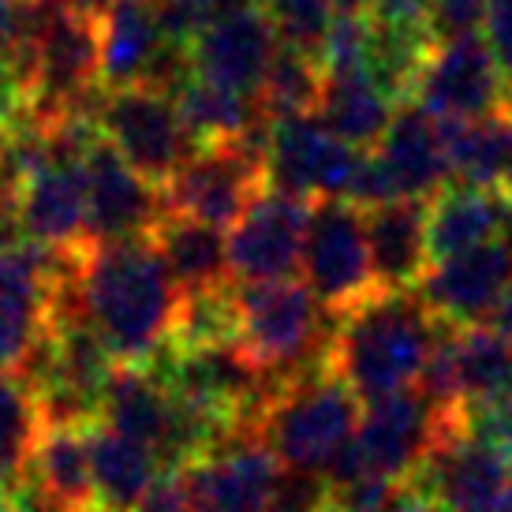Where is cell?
I'll return each instance as SVG.
<instances>
[{
  "label": "cell",
  "mask_w": 512,
  "mask_h": 512,
  "mask_svg": "<svg viewBox=\"0 0 512 512\" xmlns=\"http://www.w3.org/2000/svg\"><path fill=\"white\" fill-rule=\"evenodd\" d=\"M75 285L83 318L116 363H150L169 344L180 288L150 236L79 243Z\"/></svg>",
  "instance_id": "1"
},
{
  "label": "cell",
  "mask_w": 512,
  "mask_h": 512,
  "mask_svg": "<svg viewBox=\"0 0 512 512\" xmlns=\"http://www.w3.org/2000/svg\"><path fill=\"white\" fill-rule=\"evenodd\" d=\"M445 326L419 288L374 292L333 318L326 363L363 404L408 393L423 378Z\"/></svg>",
  "instance_id": "2"
},
{
  "label": "cell",
  "mask_w": 512,
  "mask_h": 512,
  "mask_svg": "<svg viewBox=\"0 0 512 512\" xmlns=\"http://www.w3.org/2000/svg\"><path fill=\"white\" fill-rule=\"evenodd\" d=\"M363 419V400L326 367L288 378L262 412V438L285 468L329 471L352 445Z\"/></svg>",
  "instance_id": "3"
},
{
  "label": "cell",
  "mask_w": 512,
  "mask_h": 512,
  "mask_svg": "<svg viewBox=\"0 0 512 512\" xmlns=\"http://www.w3.org/2000/svg\"><path fill=\"white\" fill-rule=\"evenodd\" d=\"M240 344L277 385L326 367L337 318L303 281H258L240 285Z\"/></svg>",
  "instance_id": "4"
},
{
  "label": "cell",
  "mask_w": 512,
  "mask_h": 512,
  "mask_svg": "<svg viewBox=\"0 0 512 512\" xmlns=\"http://www.w3.org/2000/svg\"><path fill=\"white\" fill-rule=\"evenodd\" d=\"M266 146L270 120H262L243 139L199 146L184 169L161 187L165 214H184L217 228H232L247 206L266 191Z\"/></svg>",
  "instance_id": "5"
},
{
  "label": "cell",
  "mask_w": 512,
  "mask_h": 512,
  "mask_svg": "<svg viewBox=\"0 0 512 512\" xmlns=\"http://www.w3.org/2000/svg\"><path fill=\"white\" fill-rule=\"evenodd\" d=\"M460 427L453 415H445L423 389L393 393V397L363 404V419L352 445L329 464V479L352 475H382V479H408L430 456L445 434Z\"/></svg>",
  "instance_id": "6"
},
{
  "label": "cell",
  "mask_w": 512,
  "mask_h": 512,
  "mask_svg": "<svg viewBox=\"0 0 512 512\" xmlns=\"http://www.w3.org/2000/svg\"><path fill=\"white\" fill-rule=\"evenodd\" d=\"M98 128L101 139L154 187L169 184L172 176L184 169L187 157L199 150L180 116L176 98L146 83L105 90Z\"/></svg>",
  "instance_id": "7"
},
{
  "label": "cell",
  "mask_w": 512,
  "mask_h": 512,
  "mask_svg": "<svg viewBox=\"0 0 512 512\" xmlns=\"http://www.w3.org/2000/svg\"><path fill=\"white\" fill-rule=\"evenodd\" d=\"M299 273H303V285L333 314L352 311L356 303L378 292L374 262H370L367 214L356 202H311Z\"/></svg>",
  "instance_id": "8"
},
{
  "label": "cell",
  "mask_w": 512,
  "mask_h": 512,
  "mask_svg": "<svg viewBox=\"0 0 512 512\" xmlns=\"http://www.w3.org/2000/svg\"><path fill=\"white\" fill-rule=\"evenodd\" d=\"M363 150L344 143L318 116L270 120L266 184L307 202L344 199L359 169Z\"/></svg>",
  "instance_id": "9"
},
{
  "label": "cell",
  "mask_w": 512,
  "mask_h": 512,
  "mask_svg": "<svg viewBox=\"0 0 512 512\" xmlns=\"http://www.w3.org/2000/svg\"><path fill=\"white\" fill-rule=\"evenodd\" d=\"M412 98L438 120H479L505 113L509 83L486 38L468 34V38L434 42Z\"/></svg>",
  "instance_id": "10"
},
{
  "label": "cell",
  "mask_w": 512,
  "mask_h": 512,
  "mask_svg": "<svg viewBox=\"0 0 512 512\" xmlns=\"http://www.w3.org/2000/svg\"><path fill=\"white\" fill-rule=\"evenodd\" d=\"M281 49V34L258 0H240L202 23L191 38V68L199 79L258 98L262 79Z\"/></svg>",
  "instance_id": "11"
},
{
  "label": "cell",
  "mask_w": 512,
  "mask_h": 512,
  "mask_svg": "<svg viewBox=\"0 0 512 512\" xmlns=\"http://www.w3.org/2000/svg\"><path fill=\"white\" fill-rule=\"evenodd\" d=\"M311 202L266 187L228 228V270L240 285L285 281L299 270Z\"/></svg>",
  "instance_id": "12"
},
{
  "label": "cell",
  "mask_w": 512,
  "mask_h": 512,
  "mask_svg": "<svg viewBox=\"0 0 512 512\" xmlns=\"http://www.w3.org/2000/svg\"><path fill=\"white\" fill-rule=\"evenodd\" d=\"M64 247L23 243L0 251V370H15L49 329Z\"/></svg>",
  "instance_id": "13"
},
{
  "label": "cell",
  "mask_w": 512,
  "mask_h": 512,
  "mask_svg": "<svg viewBox=\"0 0 512 512\" xmlns=\"http://www.w3.org/2000/svg\"><path fill=\"white\" fill-rule=\"evenodd\" d=\"M184 471L195 512H243L270 505V494L285 464L266 445L262 430L243 427Z\"/></svg>",
  "instance_id": "14"
},
{
  "label": "cell",
  "mask_w": 512,
  "mask_h": 512,
  "mask_svg": "<svg viewBox=\"0 0 512 512\" xmlns=\"http://www.w3.org/2000/svg\"><path fill=\"white\" fill-rule=\"evenodd\" d=\"M512 285V236L471 247L464 255L430 262L419 296L449 326H483Z\"/></svg>",
  "instance_id": "15"
},
{
  "label": "cell",
  "mask_w": 512,
  "mask_h": 512,
  "mask_svg": "<svg viewBox=\"0 0 512 512\" xmlns=\"http://www.w3.org/2000/svg\"><path fill=\"white\" fill-rule=\"evenodd\" d=\"M86 202V240L150 236L165 217L161 187L146 184L105 139L86 154Z\"/></svg>",
  "instance_id": "16"
},
{
  "label": "cell",
  "mask_w": 512,
  "mask_h": 512,
  "mask_svg": "<svg viewBox=\"0 0 512 512\" xmlns=\"http://www.w3.org/2000/svg\"><path fill=\"white\" fill-rule=\"evenodd\" d=\"M415 479L449 512H475L509 494L512 464L498 449H490L456 427L430 449V456L415 471Z\"/></svg>",
  "instance_id": "17"
},
{
  "label": "cell",
  "mask_w": 512,
  "mask_h": 512,
  "mask_svg": "<svg viewBox=\"0 0 512 512\" xmlns=\"http://www.w3.org/2000/svg\"><path fill=\"white\" fill-rule=\"evenodd\" d=\"M382 157L400 199L430 202L438 191L449 187V150H445V124L438 116L427 113L423 105H397V113L389 120L378 146H370Z\"/></svg>",
  "instance_id": "18"
},
{
  "label": "cell",
  "mask_w": 512,
  "mask_h": 512,
  "mask_svg": "<svg viewBox=\"0 0 512 512\" xmlns=\"http://www.w3.org/2000/svg\"><path fill=\"white\" fill-rule=\"evenodd\" d=\"M512 236V199L501 187L449 184L427 202L430 262Z\"/></svg>",
  "instance_id": "19"
},
{
  "label": "cell",
  "mask_w": 512,
  "mask_h": 512,
  "mask_svg": "<svg viewBox=\"0 0 512 512\" xmlns=\"http://www.w3.org/2000/svg\"><path fill=\"white\" fill-rule=\"evenodd\" d=\"M86 161H49L19 191V221L27 243L79 247L86 243Z\"/></svg>",
  "instance_id": "20"
},
{
  "label": "cell",
  "mask_w": 512,
  "mask_h": 512,
  "mask_svg": "<svg viewBox=\"0 0 512 512\" xmlns=\"http://www.w3.org/2000/svg\"><path fill=\"white\" fill-rule=\"evenodd\" d=\"M98 423L124 438L150 445L165 464V449H169L172 427H176V397L154 367L116 363L105 400H101Z\"/></svg>",
  "instance_id": "21"
},
{
  "label": "cell",
  "mask_w": 512,
  "mask_h": 512,
  "mask_svg": "<svg viewBox=\"0 0 512 512\" xmlns=\"http://www.w3.org/2000/svg\"><path fill=\"white\" fill-rule=\"evenodd\" d=\"M367 214V240L378 292H408L419 288L430 270L427 243V202L397 199L363 210Z\"/></svg>",
  "instance_id": "22"
},
{
  "label": "cell",
  "mask_w": 512,
  "mask_h": 512,
  "mask_svg": "<svg viewBox=\"0 0 512 512\" xmlns=\"http://www.w3.org/2000/svg\"><path fill=\"white\" fill-rule=\"evenodd\" d=\"M98 42L105 90L146 83L157 53L169 42L157 0H113L105 12H98Z\"/></svg>",
  "instance_id": "23"
},
{
  "label": "cell",
  "mask_w": 512,
  "mask_h": 512,
  "mask_svg": "<svg viewBox=\"0 0 512 512\" xmlns=\"http://www.w3.org/2000/svg\"><path fill=\"white\" fill-rule=\"evenodd\" d=\"M27 475L60 512H101L90 460V427H42Z\"/></svg>",
  "instance_id": "24"
},
{
  "label": "cell",
  "mask_w": 512,
  "mask_h": 512,
  "mask_svg": "<svg viewBox=\"0 0 512 512\" xmlns=\"http://www.w3.org/2000/svg\"><path fill=\"white\" fill-rule=\"evenodd\" d=\"M150 240L165 262V270H169L172 285L180 288V296L232 285L228 236L217 225H206V221L184 214H165L154 225Z\"/></svg>",
  "instance_id": "25"
},
{
  "label": "cell",
  "mask_w": 512,
  "mask_h": 512,
  "mask_svg": "<svg viewBox=\"0 0 512 512\" xmlns=\"http://www.w3.org/2000/svg\"><path fill=\"white\" fill-rule=\"evenodd\" d=\"M393 113H397V101L374 83V75L363 64L359 68H326V86H322V101H318L314 116L333 135H341L344 143H352L356 150L378 146Z\"/></svg>",
  "instance_id": "26"
},
{
  "label": "cell",
  "mask_w": 512,
  "mask_h": 512,
  "mask_svg": "<svg viewBox=\"0 0 512 512\" xmlns=\"http://www.w3.org/2000/svg\"><path fill=\"white\" fill-rule=\"evenodd\" d=\"M90 460H94V486H98L101 512H131L157 475L165 471L161 456L135 438H124L109 427H90Z\"/></svg>",
  "instance_id": "27"
},
{
  "label": "cell",
  "mask_w": 512,
  "mask_h": 512,
  "mask_svg": "<svg viewBox=\"0 0 512 512\" xmlns=\"http://www.w3.org/2000/svg\"><path fill=\"white\" fill-rule=\"evenodd\" d=\"M453 184L501 187L512 165V120L505 113L479 120H441Z\"/></svg>",
  "instance_id": "28"
},
{
  "label": "cell",
  "mask_w": 512,
  "mask_h": 512,
  "mask_svg": "<svg viewBox=\"0 0 512 512\" xmlns=\"http://www.w3.org/2000/svg\"><path fill=\"white\" fill-rule=\"evenodd\" d=\"M430 49H434V34L427 30V23H397V19L370 15L363 68L400 105L415 94V83H419V72L427 64Z\"/></svg>",
  "instance_id": "29"
},
{
  "label": "cell",
  "mask_w": 512,
  "mask_h": 512,
  "mask_svg": "<svg viewBox=\"0 0 512 512\" xmlns=\"http://www.w3.org/2000/svg\"><path fill=\"white\" fill-rule=\"evenodd\" d=\"M176 105H180V116H184L195 146L232 143V139H243L251 128H258L262 120H270L262 113L258 98L228 90V86L206 83L199 75L176 94Z\"/></svg>",
  "instance_id": "30"
},
{
  "label": "cell",
  "mask_w": 512,
  "mask_h": 512,
  "mask_svg": "<svg viewBox=\"0 0 512 512\" xmlns=\"http://www.w3.org/2000/svg\"><path fill=\"white\" fill-rule=\"evenodd\" d=\"M449 359L460 408L512 389V341L490 326H453Z\"/></svg>",
  "instance_id": "31"
},
{
  "label": "cell",
  "mask_w": 512,
  "mask_h": 512,
  "mask_svg": "<svg viewBox=\"0 0 512 512\" xmlns=\"http://www.w3.org/2000/svg\"><path fill=\"white\" fill-rule=\"evenodd\" d=\"M322 86H326V64L307 49L285 45L277 49L270 72L262 79L258 90V105L270 120H285V116H311L318 113L322 101Z\"/></svg>",
  "instance_id": "32"
},
{
  "label": "cell",
  "mask_w": 512,
  "mask_h": 512,
  "mask_svg": "<svg viewBox=\"0 0 512 512\" xmlns=\"http://www.w3.org/2000/svg\"><path fill=\"white\" fill-rule=\"evenodd\" d=\"M236 341H240V296H236V285L180 296L176 322H172L165 348H172V352H195V348H214V344Z\"/></svg>",
  "instance_id": "33"
},
{
  "label": "cell",
  "mask_w": 512,
  "mask_h": 512,
  "mask_svg": "<svg viewBox=\"0 0 512 512\" xmlns=\"http://www.w3.org/2000/svg\"><path fill=\"white\" fill-rule=\"evenodd\" d=\"M38 434H42V415L34 393L12 370H0V475L8 483L27 471Z\"/></svg>",
  "instance_id": "34"
},
{
  "label": "cell",
  "mask_w": 512,
  "mask_h": 512,
  "mask_svg": "<svg viewBox=\"0 0 512 512\" xmlns=\"http://www.w3.org/2000/svg\"><path fill=\"white\" fill-rule=\"evenodd\" d=\"M258 8L273 19L281 42L322 57V45L337 15L333 0H258Z\"/></svg>",
  "instance_id": "35"
},
{
  "label": "cell",
  "mask_w": 512,
  "mask_h": 512,
  "mask_svg": "<svg viewBox=\"0 0 512 512\" xmlns=\"http://www.w3.org/2000/svg\"><path fill=\"white\" fill-rule=\"evenodd\" d=\"M456 423L464 434L479 438L483 445L498 449L505 460L512 464V389L498 393V397L475 400V404H464Z\"/></svg>",
  "instance_id": "36"
},
{
  "label": "cell",
  "mask_w": 512,
  "mask_h": 512,
  "mask_svg": "<svg viewBox=\"0 0 512 512\" xmlns=\"http://www.w3.org/2000/svg\"><path fill=\"white\" fill-rule=\"evenodd\" d=\"M266 512H333V486L326 471L285 468L273 486Z\"/></svg>",
  "instance_id": "37"
},
{
  "label": "cell",
  "mask_w": 512,
  "mask_h": 512,
  "mask_svg": "<svg viewBox=\"0 0 512 512\" xmlns=\"http://www.w3.org/2000/svg\"><path fill=\"white\" fill-rule=\"evenodd\" d=\"M486 4L490 0H430L427 30L434 34V42L479 34V27L486 23Z\"/></svg>",
  "instance_id": "38"
},
{
  "label": "cell",
  "mask_w": 512,
  "mask_h": 512,
  "mask_svg": "<svg viewBox=\"0 0 512 512\" xmlns=\"http://www.w3.org/2000/svg\"><path fill=\"white\" fill-rule=\"evenodd\" d=\"M232 4H240V0H157L165 38L180 45H191V38L199 34L202 23H210L214 15H221L225 8H232Z\"/></svg>",
  "instance_id": "39"
},
{
  "label": "cell",
  "mask_w": 512,
  "mask_h": 512,
  "mask_svg": "<svg viewBox=\"0 0 512 512\" xmlns=\"http://www.w3.org/2000/svg\"><path fill=\"white\" fill-rule=\"evenodd\" d=\"M131 512H195L191 483L184 468H165L157 475V483L143 494V501Z\"/></svg>",
  "instance_id": "40"
},
{
  "label": "cell",
  "mask_w": 512,
  "mask_h": 512,
  "mask_svg": "<svg viewBox=\"0 0 512 512\" xmlns=\"http://www.w3.org/2000/svg\"><path fill=\"white\" fill-rule=\"evenodd\" d=\"M483 38L490 45V53L498 60L505 83L512 86V0H490L486 4V23Z\"/></svg>",
  "instance_id": "41"
},
{
  "label": "cell",
  "mask_w": 512,
  "mask_h": 512,
  "mask_svg": "<svg viewBox=\"0 0 512 512\" xmlns=\"http://www.w3.org/2000/svg\"><path fill=\"white\" fill-rule=\"evenodd\" d=\"M23 116H27V90L19 83L12 60L0 57V143H4V135H8Z\"/></svg>",
  "instance_id": "42"
},
{
  "label": "cell",
  "mask_w": 512,
  "mask_h": 512,
  "mask_svg": "<svg viewBox=\"0 0 512 512\" xmlns=\"http://www.w3.org/2000/svg\"><path fill=\"white\" fill-rule=\"evenodd\" d=\"M30 30V4L27 0H0V57L12 60Z\"/></svg>",
  "instance_id": "43"
},
{
  "label": "cell",
  "mask_w": 512,
  "mask_h": 512,
  "mask_svg": "<svg viewBox=\"0 0 512 512\" xmlns=\"http://www.w3.org/2000/svg\"><path fill=\"white\" fill-rule=\"evenodd\" d=\"M389 512H449V509H445V505H441V501L434 498V494H430L427 486L419 483L415 475H408V479H400Z\"/></svg>",
  "instance_id": "44"
},
{
  "label": "cell",
  "mask_w": 512,
  "mask_h": 512,
  "mask_svg": "<svg viewBox=\"0 0 512 512\" xmlns=\"http://www.w3.org/2000/svg\"><path fill=\"white\" fill-rule=\"evenodd\" d=\"M430 0H378L374 12L378 19H397V23H427Z\"/></svg>",
  "instance_id": "45"
},
{
  "label": "cell",
  "mask_w": 512,
  "mask_h": 512,
  "mask_svg": "<svg viewBox=\"0 0 512 512\" xmlns=\"http://www.w3.org/2000/svg\"><path fill=\"white\" fill-rule=\"evenodd\" d=\"M483 326H490L494 333H501V337H509L512 341V285H509V292L498 299V307L490 311V318H486Z\"/></svg>",
  "instance_id": "46"
},
{
  "label": "cell",
  "mask_w": 512,
  "mask_h": 512,
  "mask_svg": "<svg viewBox=\"0 0 512 512\" xmlns=\"http://www.w3.org/2000/svg\"><path fill=\"white\" fill-rule=\"evenodd\" d=\"M378 0H333L337 12H374Z\"/></svg>",
  "instance_id": "47"
},
{
  "label": "cell",
  "mask_w": 512,
  "mask_h": 512,
  "mask_svg": "<svg viewBox=\"0 0 512 512\" xmlns=\"http://www.w3.org/2000/svg\"><path fill=\"white\" fill-rule=\"evenodd\" d=\"M27 4H38V8H79V12H86L83 0H27Z\"/></svg>",
  "instance_id": "48"
},
{
  "label": "cell",
  "mask_w": 512,
  "mask_h": 512,
  "mask_svg": "<svg viewBox=\"0 0 512 512\" xmlns=\"http://www.w3.org/2000/svg\"><path fill=\"white\" fill-rule=\"evenodd\" d=\"M475 512H512V494H505V498H498V501H490V505H483V509H475Z\"/></svg>",
  "instance_id": "49"
},
{
  "label": "cell",
  "mask_w": 512,
  "mask_h": 512,
  "mask_svg": "<svg viewBox=\"0 0 512 512\" xmlns=\"http://www.w3.org/2000/svg\"><path fill=\"white\" fill-rule=\"evenodd\" d=\"M109 4H113V0H83V8H86V12H94V15L105 12Z\"/></svg>",
  "instance_id": "50"
},
{
  "label": "cell",
  "mask_w": 512,
  "mask_h": 512,
  "mask_svg": "<svg viewBox=\"0 0 512 512\" xmlns=\"http://www.w3.org/2000/svg\"><path fill=\"white\" fill-rule=\"evenodd\" d=\"M0 512H8V479L0 475Z\"/></svg>",
  "instance_id": "51"
},
{
  "label": "cell",
  "mask_w": 512,
  "mask_h": 512,
  "mask_svg": "<svg viewBox=\"0 0 512 512\" xmlns=\"http://www.w3.org/2000/svg\"><path fill=\"white\" fill-rule=\"evenodd\" d=\"M501 191L512 199V165H509V172H505V180H501Z\"/></svg>",
  "instance_id": "52"
},
{
  "label": "cell",
  "mask_w": 512,
  "mask_h": 512,
  "mask_svg": "<svg viewBox=\"0 0 512 512\" xmlns=\"http://www.w3.org/2000/svg\"><path fill=\"white\" fill-rule=\"evenodd\" d=\"M505 116L512 120V86H509V98H505Z\"/></svg>",
  "instance_id": "53"
},
{
  "label": "cell",
  "mask_w": 512,
  "mask_h": 512,
  "mask_svg": "<svg viewBox=\"0 0 512 512\" xmlns=\"http://www.w3.org/2000/svg\"><path fill=\"white\" fill-rule=\"evenodd\" d=\"M243 512H266V509H243Z\"/></svg>",
  "instance_id": "54"
}]
</instances>
